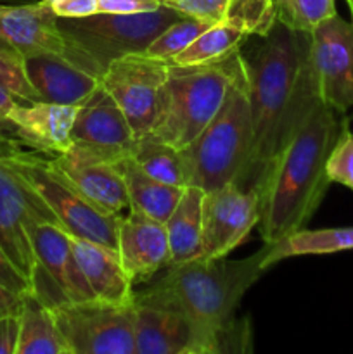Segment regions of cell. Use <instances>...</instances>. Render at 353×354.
Here are the masks:
<instances>
[{
  "instance_id": "cell-1",
  "label": "cell",
  "mask_w": 353,
  "mask_h": 354,
  "mask_svg": "<svg viewBox=\"0 0 353 354\" xmlns=\"http://www.w3.org/2000/svg\"><path fill=\"white\" fill-rule=\"evenodd\" d=\"M244 61L253 145L241 189H253L320 97L308 62V33L277 21Z\"/></svg>"
},
{
  "instance_id": "cell-2",
  "label": "cell",
  "mask_w": 353,
  "mask_h": 354,
  "mask_svg": "<svg viewBox=\"0 0 353 354\" xmlns=\"http://www.w3.org/2000/svg\"><path fill=\"white\" fill-rule=\"evenodd\" d=\"M338 114L318 100L253 187L258 192L263 242L272 244L307 228L324 201L331 185L325 165L343 124Z\"/></svg>"
},
{
  "instance_id": "cell-3",
  "label": "cell",
  "mask_w": 353,
  "mask_h": 354,
  "mask_svg": "<svg viewBox=\"0 0 353 354\" xmlns=\"http://www.w3.org/2000/svg\"><path fill=\"white\" fill-rule=\"evenodd\" d=\"M270 244L244 259H190L170 265L163 277L144 289L173 304L196 328H208L234 318L239 303L253 283L269 270Z\"/></svg>"
},
{
  "instance_id": "cell-4",
  "label": "cell",
  "mask_w": 353,
  "mask_h": 354,
  "mask_svg": "<svg viewBox=\"0 0 353 354\" xmlns=\"http://www.w3.org/2000/svg\"><path fill=\"white\" fill-rule=\"evenodd\" d=\"M253 145V123L249 109L246 61L228 85L225 99L213 120L180 151L185 166L187 187L203 192L225 185L241 187Z\"/></svg>"
},
{
  "instance_id": "cell-5",
  "label": "cell",
  "mask_w": 353,
  "mask_h": 354,
  "mask_svg": "<svg viewBox=\"0 0 353 354\" xmlns=\"http://www.w3.org/2000/svg\"><path fill=\"white\" fill-rule=\"evenodd\" d=\"M242 66L241 48L210 64L170 66L149 137L179 151L185 149L218 113L228 85Z\"/></svg>"
},
{
  "instance_id": "cell-6",
  "label": "cell",
  "mask_w": 353,
  "mask_h": 354,
  "mask_svg": "<svg viewBox=\"0 0 353 354\" xmlns=\"http://www.w3.org/2000/svg\"><path fill=\"white\" fill-rule=\"evenodd\" d=\"M180 17L183 14L165 3L151 12H96L83 17H57L64 41L62 55L100 82L111 62L123 55L144 52L166 26Z\"/></svg>"
},
{
  "instance_id": "cell-7",
  "label": "cell",
  "mask_w": 353,
  "mask_h": 354,
  "mask_svg": "<svg viewBox=\"0 0 353 354\" xmlns=\"http://www.w3.org/2000/svg\"><path fill=\"white\" fill-rule=\"evenodd\" d=\"M2 152L10 168L16 169L54 211L68 234L89 239L116 251V234L121 216L100 211L57 168L52 158L23 151L16 138L3 142Z\"/></svg>"
},
{
  "instance_id": "cell-8",
  "label": "cell",
  "mask_w": 353,
  "mask_h": 354,
  "mask_svg": "<svg viewBox=\"0 0 353 354\" xmlns=\"http://www.w3.org/2000/svg\"><path fill=\"white\" fill-rule=\"evenodd\" d=\"M73 354H135L132 304L100 299L51 306Z\"/></svg>"
},
{
  "instance_id": "cell-9",
  "label": "cell",
  "mask_w": 353,
  "mask_h": 354,
  "mask_svg": "<svg viewBox=\"0 0 353 354\" xmlns=\"http://www.w3.org/2000/svg\"><path fill=\"white\" fill-rule=\"evenodd\" d=\"M26 232L37 259L33 294L45 306L96 299L80 268L68 232L57 225L35 220L28 221Z\"/></svg>"
},
{
  "instance_id": "cell-10",
  "label": "cell",
  "mask_w": 353,
  "mask_h": 354,
  "mask_svg": "<svg viewBox=\"0 0 353 354\" xmlns=\"http://www.w3.org/2000/svg\"><path fill=\"white\" fill-rule=\"evenodd\" d=\"M3 142L6 140L0 142V245L14 265L33 282L37 259L28 237L26 223L35 220L57 225L62 230L66 228L37 190L16 169L10 168L3 158Z\"/></svg>"
},
{
  "instance_id": "cell-11",
  "label": "cell",
  "mask_w": 353,
  "mask_h": 354,
  "mask_svg": "<svg viewBox=\"0 0 353 354\" xmlns=\"http://www.w3.org/2000/svg\"><path fill=\"white\" fill-rule=\"evenodd\" d=\"M308 62L322 102L341 114L353 107V23L336 12L308 31Z\"/></svg>"
},
{
  "instance_id": "cell-12",
  "label": "cell",
  "mask_w": 353,
  "mask_h": 354,
  "mask_svg": "<svg viewBox=\"0 0 353 354\" xmlns=\"http://www.w3.org/2000/svg\"><path fill=\"white\" fill-rule=\"evenodd\" d=\"M170 66L168 61L137 52L111 62L100 78V86L123 111L137 138L147 135L154 121L159 93L170 75Z\"/></svg>"
},
{
  "instance_id": "cell-13",
  "label": "cell",
  "mask_w": 353,
  "mask_h": 354,
  "mask_svg": "<svg viewBox=\"0 0 353 354\" xmlns=\"http://www.w3.org/2000/svg\"><path fill=\"white\" fill-rule=\"evenodd\" d=\"M260 221V201L255 189L235 183L204 192L201 259L225 258L242 244Z\"/></svg>"
},
{
  "instance_id": "cell-14",
  "label": "cell",
  "mask_w": 353,
  "mask_h": 354,
  "mask_svg": "<svg viewBox=\"0 0 353 354\" xmlns=\"http://www.w3.org/2000/svg\"><path fill=\"white\" fill-rule=\"evenodd\" d=\"M118 156L121 154L71 142L64 152L54 154L52 159L100 211L121 216L123 211H130V201L116 165Z\"/></svg>"
},
{
  "instance_id": "cell-15",
  "label": "cell",
  "mask_w": 353,
  "mask_h": 354,
  "mask_svg": "<svg viewBox=\"0 0 353 354\" xmlns=\"http://www.w3.org/2000/svg\"><path fill=\"white\" fill-rule=\"evenodd\" d=\"M135 354H190L196 325L179 308L151 296L134 294Z\"/></svg>"
},
{
  "instance_id": "cell-16",
  "label": "cell",
  "mask_w": 353,
  "mask_h": 354,
  "mask_svg": "<svg viewBox=\"0 0 353 354\" xmlns=\"http://www.w3.org/2000/svg\"><path fill=\"white\" fill-rule=\"evenodd\" d=\"M118 256L132 283H145L170 266L168 234L163 221L130 209L120 218L116 234Z\"/></svg>"
},
{
  "instance_id": "cell-17",
  "label": "cell",
  "mask_w": 353,
  "mask_h": 354,
  "mask_svg": "<svg viewBox=\"0 0 353 354\" xmlns=\"http://www.w3.org/2000/svg\"><path fill=\"white\" fill-rule=\"evenodd\" d=\"M0 52L24 61L38 54H62L57 16L44 0L0 12Z\"/></svg>"
},
{
  "instance_id": "cell-18",
  "label": "cell",
  "mask_w": 353,
  "mask_h": 354,
  "mask_svg": "<svg viewBox=\"0 0 353 354\" xmlns=\"http://www.w3.org/2000/svg\"><path fill=\"white\" fill-rule=\"evenodd\" d=\"M135 138L123 111L102 86L76 111L71 130L75 144L123 154L130 152Z\"/></svg>"
},
{
  "instance_id": "cell-19",
  "label": "cell",
  "mask_w": 353,
  "mask_h": 354,
  "mask_svg": "<svg viewBox=\"0 0 353 354\" xmlns=\"http://www.w3.org/2000/svg\"><path fill=\"white\" fill-rule=\"evenodd\" d=\"M76 106L45 102H19L9 113V124L23 144L38 151L59 154L71 145Z\"/></svg>"
},
{
  "instance_id": "cell-20",
  "label": "cell",
  "mask_w": 353,
  "mask_h": 354,
  "mask_svg": "<svg viewBox=\"0 0 353 354\" xmlns=\"http://www.w3.org/2000/svg\"><path fill=\"white\" fill-rule=\"evenodd\" d=\"M28 80L45 102L64 104V106L80 107L85 104L100 82L62 54H38L23 61Z\"/></svg>"
},
{
  "instance_id": "cell-21",
  "label": "cell",
  "mask_w": 353,
  "mask_h": 354,
  "mask_svg": "<svg viewBox=\"0 0 353 354\" xmlns=\"http://www.w3.org/2000/svg\"><path fill=\"white\" fill-rule=\"evenodd\" d=\"M73 251L96 299L113 304L134 303V283L125 272L116 251L69 234Z\"/></svg>"
},
{
  "instance_id": "cell-22",
  "label": "cell",
  "mask_w": 353,
  "mask_h": 354,
  "mask_svg": "<svg viewBox=\"0 0 353 354\" xmlns=\"http://www.w3.org/2000/svg\"><path fill=\"white\" fill-rule=\"evenodd\" d=\"M116 165L127 185L130 209L141 211L165 223L179 204L185 187L170 185L152 178L134 161L130 154L118 156Z\"/></svg>"
},
{
  "instance_id": "cell-23",
  "label": "cell",
  "mask_w": 353,
  "mask_h": 354,
  "mask_svg": "<svg viewBox=\"0 0 353 354\" xmlns=\"http://www.w3.org/2000/svg\"><path fill=\"white\" fill-rule=\"evenodd\" d=\"M203 199L204 192L199 187H185L179 204L165 221L170 245V265H179L201 256Z\"/></svg>"
},
{
  "instance_id": "cell-24",
  "label": "cell",
  "mask_w": 353,
  "mask_h": 354,
  "mask_svg": "<svg viewBox=\"0 0 353 354\" xmlns=\"http://www.w3.org/2000/svg\"><path fill=\"white\" fill-rule=\"evenodd\" d=\"M16 354H73L57 328L51 308L35 294L24 296Z\"/></svg>"
},
{
  "instance_id": "cell-25",
  "label": "cell",
  "mask_w": 353,
  "mask_h": 354,
  "mask_svg": "<svg viewBox=\"0 0 353 354\" xmlns=\"http://www.w3.org/2000/svg\"><path fill=\"white\" fill-rule=\"evenodd\" d=\"M251 37L248 28L234 17H225L199 35L189 47L170 61L173 66H197L217 62L239 50L241 44Z\"/></svg>"
},
{
  "instance_id": "cell-26",
  "label": "cell",
  "mask_w": 353,
  "mask_h": 354,
  "mask_svg": "<svg viewBox=\"0 0 353 354\" xmlns=\"http://www.w3.org/2000/svg\"><path fill=\"white\" fill-rule=\"evenodd\" d=\"M270 244V242H269ZM353 249V227L320 228V230H301L286 235L280 241L270 244L266 263L275 265L280 259L296 258V256H320L334 252L352 251Z\"/></svg>"
},
{
  "instance_id": "cell-27",
  "label": "cell",
  "mask_w": 353,
  "mask_h": 354,
  "mask_svg": "<svg viewBox=\"0 0 353 354\" xmlns=\"http://www.w3.org/2000/svg\"><path fill=\"white\" fill-rule=\"evenodd\" d=\"M128 154L152 178L170 185L187 187L185 166L179 149L144 135L135 138Z\"/></svg>"
},
{
  "instance_id": "cell-28",
  "label": "cell",
  "mask_w": 353,
  "mask_h": 354,
  "mask_svg": "<svg viewBox=\"0 0 353 354\" xmlns=\"http://www.w3.org/2000/svg\"><path fill=\"white\" fill-rule=\"evenodd\" d=\"M253 349L249 318H230L224 324L197 328L190 354H244Z\"/></svg>"
},
{
  "instance_id": "cell-29",
  "label": "cell",
  "mask_w": 353,
  "mask_h": 354,
  "mask_svg": "<svg viewBox=\"0 0 353 354\" xmlns=\"http://www.w3.org/2000/svg\"><path fill=\"white\" fill-rule=\"evenodd\" d=\"M215 23L204 19H196V17H180L179 21L166 26L144 50L145 55L161 61H172L179 52L189 47L203 31L213 26Z\"/></svg>"
},
{
  "instance_id": "cell-30",
  "label": "cell",
  "mask_w": 353,
  "mask_h": 354,
  "mask_svg": "<svg viewBox=\"0 0 353 354\" xmlns=\"http://www.w3.org/2000/svg\"><path fill=\"white\" fill-rule=\"evenodd\" d=\"M277 21L289 30L308 33L336 14V0H275Z\"/></svg>"
},
{
  "instance_id": "cell-31",
  "label": "cell",
  "mask_w": 353,
  "mask_h": 354,
  "mask_svg": "<svg viewBox=\"0 0 353 354\" xmlns=\"http://www.w3.org/2000/svg\"><path fill=\"white\" fill-rule=\"evenodd\" d=\"M227 17L241 21L255 37H265L277 23L275 0H230Z\"/></svg>"
},
{
  "instance_id": "cell-32",
  "label": "cell",
  "mask_w": 353,
  "mask_h": 354,
  "mask_svg": "<svg viewBox=\"0 0 353 354\" xmlns=\"http://www.w3.org/2000/svg\"><path fill=\"white\" fill-rule=\"evenodd\" d=\"M325 171L331 183H339L353 190V131L346 120H343L341 130L332 145Z\"/></svg>"
},
{
  "instance_id": "cell-33",
  "label": "cell",
  "mask_w": 353,
  "mask_h": 354,
  "mask_svg": "<svg viewBox=\"0 0 353 354\" xmlns=\"http://www.w3.org/2000/svg\"><path fill=\"white\" fill-rule=\"evenodd\" d=\"M0 86L23 102H38L40 95L28 80L23 61L0 52Z\"/></svg>"
},
{
  "instance_id": "cell-34",
  "label": "cell",
  "mask_w": 353,
  "mask_h": 354,
  "mask_svg": "<svg viewBox=\"0 0 353 354\" xmlns=\"http://www.w3.org/2000/svg\"><path fill=\"white\" fill-rule=\"evenodd\" d=\"M165 6L179 10L187 17L218 23L227 17L230 0H172Z\"/></svg>"
},
{
  "instance_id": "cell-35",
  "label": "cell",
  "mask_w": 353,
  "mask_h": 354,
  "mask_svg": "<svg viewBox=\"0 0 353 354\" xmlns=\"http://www.w3.org/2000/svg\"><path fill=\"white\" fill-rule=\"evenodd\" d=\"M0 283L6 286L7 289L21 294V296L33 294V282L14 265L2 245H0Z\"/></svg>"
},
{
  "instance_id": "cell-36",
  "label": "cell",
  "mask_w": 353,
  "mask_h": 354,
  "mask_svg": "<svg viewBox=\"0 0 353 354\" xmlns=\"http://www.w3.org/2000/svg\"><path fill=\"white\" fill-rule=\"evenodd\" d=\"M161 7L159 0H97L99 12L114 14H137L151 12Z\"/></svg>"
},
{
  "instance_id": "cell-37",
  "label": "cell",
  "mask_w": 353,
  "mask_h": 354,
  "mask_svg": "<svg viewBox=\"0 0 353 354\" xmlns=\"http://www.w3.org/2000/svg\"><path fill=\"white\" fill-rule=\"evenodd\" d=\"M57 17H83L99 12L97 0H44Z\"/></svg>"
},
{
  "instance_id": "cell-38",
  "label": "cell",
  "mask_w": 353,
  "mask_h": 354,
  "mask_svg": "<svg viewBox=\"0 0 353 354\" xmlns=\"http://www.w3.org/2000/svg\"><path fill=\"white\" fill-rule=\"evenodd\" d=\"M19 317H0V354H16Z\"/></svg>"
},
{
  "instance_id": "cell-39",
  "label": "cell",
  "mask_w": 353,
  "mask_h": 354,
  "mask_svg": "<svg viewBox=\"0 0 353 354\" xmlns=\"http://www.w3.org/2000/svg\"><path fill=\"white\" fill-rule=\"evenodd\" d=\"M23 304L24 296L0 283V317H19Z\"/></svg>"
},
{
  "instance_id": "cell-40",
  "label": "cell",
  "mask_w": 353,
  "mask_h": 354,
  "mask_svg": "<svg viewBox=\"0 0 353 354\" xmlns=\"http://www.w3.org/2000/svg\"><path fill=\"white\" fill-rule=\"evenodd\" d=\"M19 102H23V100H19L17 97H14L12 93L7 92L6 88L0 86V124H3V127H10L7 118H9L10 111H12Z\"/></svg>"
},
{
  "instance_id": "cell-41",
  "label": "cell",
  "mask_w": 353,
  "mask_h": 354,
  "mask_svg": "<svg viewBox=\"0 0 353 354\" xmlns=\"http://www.w3.org/2000/svg\"><path fill=\"white\" fill-rule=\"evenodd\" d=\"M7 138H16L14 130L10 127H3V124H0V142L7 140Z\"/></svg>"
},
{
  "instance_id": "cell-42",
  "label": "cell",
  "mask_w": 353,
  "mask_h": 354,
  "mask_svg": "<svg viewBox=\"0 0 353 354\" xmlns=\"http://www.w3.org/2000/svg\"><path fill=\"white\" fill-rule=\"evenodd\" d=\"M346 3H348L350 12H352V17H353V0H346ZM352 23H353V21H352Z\"/></svg>"
},
{
  "instance_id": "cell-43",
  "label": "cell",
  "mask_w": 353,
  "mask_h": 354,
  "mask_svg": "<svg viewBox=\"0 0 353 354\" xmlns=\"http://www.w3.org/2000/svg\"><path fill=\"white\" fill-rule=\"evenodd\" d=\"M7 7H9V6H2V3H0V12H3V10H6Z\"/></svg>"
},
{
  "instance_id": "cell-44",
  "label": "cell",
  "mask_w": 353,
  "mask_h": 354,
  "mask_svg": "<svg viewBox=\"0 0 353 354\" xmlns=\"http://www.w3.org/2000/svg\"><path fill=\"white\" fill-rule=\"evenodd\" d=\"M159 2H161V3H168V2H172V0H159Z\"/></svg>"
}]
</instances>
